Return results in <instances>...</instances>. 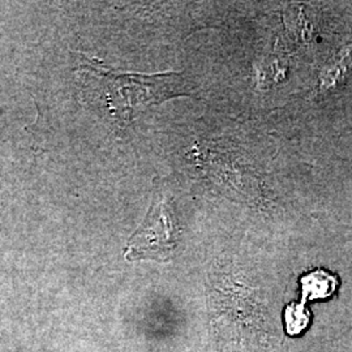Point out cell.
<instances>
[{"mask_svg": "<svg viewBox=\"0 0 352 352\" xmlns=\"http://www.w3.org/2000/svg\"><path fill=\"white\" fill-rule=\"evenodd\" d=\"M78 56L76 81L81 100L120 128L132 123L139 107L160 104L177 96H188L182 91L183 78L179 74L119 72L97 58H89L85 54H78Z\"/></svg>", "mask_w": 352, "mask_h": 352, "instance_id": "1", "label": "cell"}, {"mask_svg": "<svg viewBox=\"0 0 352 352\" xmlns=\"http://www.w3.org/2000/svg\"><path fill=\"white\" fill-rule=\"evenodd\" d=\"M180 228L171 202L160 199L151 204L146 217L126 243L128 261L151 260L167 263L179 245Z\"/></svg>", "mask_w": 352, "mask_h": 352, "instance_id": "2", "label": "cell"}, {"mask_svg": "<svg viewBox=\"0 0 352 352\" xmlns=\"http://www.w3.org/2000/svg\"><path fill=\"white\" fill-rule=\"evenodd\" d=\"M300 285L302 289V302L304 304L307 300L327 299L331 296L337 289L338 280L327 270L317 269L302 276Z\"/></svg>", "mask_w": 352, "mask_h": 352, "instance_id": "3", "label": "cell"}, {"mask_svg": "<svg viewBox=\"0 0 352 352\" xmlns=\"http://www.w3.org/2000/svg\"><path fill=\"white\" fill-rule=\"evenodd\" d=\"M286 330L289 336L300 334L309 324V314L305 309V305L300 302H292L286 308Z\"/></svg>", "mask_w": 352, "mask_h": 352, "instance_id": "4", "label": "cell"}]
</instances>
